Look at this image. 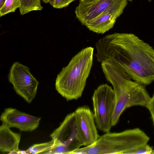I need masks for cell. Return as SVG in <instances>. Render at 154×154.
Wrapping results in <instances>:
<instances>
[{"label":"cell","instance_id":"obj_1","mask_svg":"<svg viewBox=\"0 0 154 154\" xmlns=\"http://www.w3.org/2000/svg\"><path fill=\"white\" fill-rule=\"evenodd\" d=\"M98 61L108 60L145 86L154 81V49L131 33L108 35L96 43Z\"/></svg>","mask_w":154,"mask_h":154},{"label":"cell","instance_id":"obj_2","mask_svg":"<svg viewBox=\"0 0 154 154\" xmlns=\"http://www.w3.org/2000/svg\"><path fill=\"white\" fill-rule=\"evenodd\" d=\"M101 63L105 77L112 85L115 94V106L112 119L114 126L125 109L137 106L146 107L151 97L145 85L131 81L130 76L119 67L109 61Z\"/></svg>","mask_w":154,"mask_h":154},{"label":"cell","instance_id":"obj_3","mask_svg":"<svg viewBox=\"0 0 154 154\" xmlns=\"http://www.w3.org/2000/svg\"><path fill=\"white\" fill-rule=\"evenodd\" d=\"M94 49L91 47L82 49L57 75L56 89L67 101L82 96L93 65Z\"/></svg>","mask_w":154,"mask_h":154},{"label":"cell","instance_id":"obj_4","mask_svg":"<svg viewBox=\"0 0 154 154\" xmlns=\"http://www.w3.org/2000/svg\"><path fill=\"white\" fill-rule=\"evenodd\" d=\"M149 140V137L138 128L119 132H109L100 136L93 144L79 148L72 154H127L134 148L147 143Z\"/></svg>","mask_w":154,"mask_h":154},{"label":"cell","instance_id":"obj_5","mask_svg":"<svg viewBox=\"0 0 154 154\" xmlns=\"http://www.w3.org/2000/svg\"><path fill=\"white\" fill-rule=\"evenodd\" d=\"M92 100L97 127L103 132H110L113 126L112 119L115 106L113 89L107 84L100 85L94 91Z\"/></svg>","mask_w":154,"mask_h":154},{"label":"cell","instance_id":"obj_6","mask_svg":"<svg viewBox=\"0 0 154 154\" xmlns=\"http://www.w3.org/2000/svg\"><path fill=\"white\" fill-rule=\"evenodd\" d=\"M50 136L54 141L53 146H60L65 154H72L81 146H85L75 111L66 115Z\"/></svg>","mask_w":154,"mask_h":154},{"label":"cell","instance_id":"obj_7","mask_svg":"<svg viewBox=\"0 0 154 154\" xmlns=\"http://www.w3.org/2000/svg\"><path fill=\"white\" fill-rule=\"evenodd\" d=\"M8 79L17 94L28 103H31L36 95L39 82L29 68L19 62H15L10 68Z\"/></svg>","mask_w":154,"mask_h":154},{"label":"cell","instance_id":"obj_8","mask_svg":"<svg viewBox=\"0 0 154 154\" xmlns=\"http://www.w3.org/2000/svg\"><path fill=\"white\" fill-rule=\"evenodd\" d=\"M41 119L16 108H8L2 113L0 119L10 128L14 127L21 131L31 132L38 127Z\"/></svg>","mask_w":154,"mask_h":154},{"label":"cell","instance_id":"obj_9","mask_svg":"<svg viewBox=\"0 0 154 154\" xmlns=\"http://www.w3.org/2000/svg\"><path fill=\"white\" fill-rule=\"evenodd\" d=\"M128 0H94L89 2L79 1L75 8L76 18L85 25L106 10L117 6Z\"/></svg>","mask_w":154,"mask_h":154},{"label":"cell","instance_id":"obj_10","mask_svg":"<svg viewBox=\"0 0 154 154\" xmlns=\"http://www.w3.org/2000/svg\"><path fill=\"white\" fill-rule=\"evenodd\" d=\"M80 132L85 146L93 144L97 140L99 135L93 113L87 106L78 107L75 111Z\"/></svg>","mask_w":154,"mask_h":154},{"label":"cell","instance_id":"obj_11","mask_svg":"<svg viewBox=\"0 0 154 154\" xmlns=\"http://www.w3.org/2000/svg\"><path fill=\"white\" fill-rule=\"evenodd\" d=\"M127 4L126 2L106 10L85 26L90 31L103 34L113 28L117 19L123 13Z\"/></svg>","mask_w":154,"mask_h":154},{"label":"cell","instance_id":"obj_12","mask_svg":"<svg viewBox=\"0 0 154 154\" xmlns=\"http://www.w3.org/2000/svg\"><path fill=\"white\" fill-rule=\"evenodd\" d=\"M20 133L12 131L10 128L2 123L0 127V151L3 153H20L19 148Z\"/></svg>","mask_w":154,"mask_h":154},{"label":"cell","instance_id":"obj_13","mask_svg":"<svg viewBox=\"0 0 154 154\" xmlns=\"http://www.w3.org/2000/svg\"><path fill=\"white\" fill-rule=\"evenodd\" d=\"M41 0H23L19 8L21 15H23L33 11H40L43 9Z\"/></svg>","mask_w":154,"mask_h":154},{"label":"cell","instance_id":"obj_14","mask_svg":"<svg viewBox=\"0 0 154 154\" xmlns=\"http://www.w3.org/2000/svg\"><path fill=\"white\" fill-rule=\"evenodd\" d=\"M23 0H5L4 4L0 8V16L6 15L9 13L14 12L19 8Z\"/></svg>","mask_w":154,"mask_h":154},{"label":"cell","instance_id":"obj_15","mask_svg":"<svg viewBox=\"0 0 154 154\" xmlns=\"http://www.w3.org/2000/svg\"><path fill=\"white\" fill-rule=\"evenodd\" d=\"M54 144V141L52 139L47 142L34 144L23 151V153L34 154L42 153L51 149L53 147Z\"/></svg>","mask_w":154,"mask_h":154},{"label":"cell","instance_id":"obj_16","mask_svg":"<svg viewBox=\"0 0 154 154\" xmlns=\"http://www.w3.org/2000/svg\"><path fill=\"white\" fill-rule=\"evenodd\" d=\"M153 150L152 147L147 143L134 148L128 152L127 154H152Z\"/></svg>","mask_w":154,"mask_h":154},{"label":"cell","instance_id":"obj_17","mask_svg":"<svg viewBox=\"0 0 154 154\" xmlns=\"http://www.w3.org/2000/svg\"><path fill=\"white\" fill-rule=\"evenodd\" d=\"M76 0H50L49 3L54 8L61 9L67 7L69 4Z\"/></svg>","mask_w":154,"mask_h":154},{"label":"cell","instance_id":"obj_18","mask_svg":"<svg viewBox=\"0 0 154 154\" xmlns=\"http://www.w3.org/2000/svg\"><path fill=\"white\" fill-rule=\"evenodd\" d=\"M146 108L148 109L150 112L154 125V94L151 97Z\"/></svg>","mask_w":154,"mask_h":154},{"label":"cell","instance_id":"obj_19","mask_svg":"<svg viewBox=\"0 0 154 154\" xmlns=\"http://www.w3.org/2000/svg\"><path fill=\"white\" fill-rule=\"evenodd\" d=\"M5 0H0V8H1L4 4Z\"/></svg>","mask_w":154,"mask_h":154},{"label":"cell","instance_id":"obj_20","mask_svg":"<svg viewBox=\"0 0 154 154\" xmlns=\"http://www.w3.org/2000/svg\"><path fill=\"white\" fill-rule=\"evenodd\" d=\"M79 1L82 2H89L94 0H79Z\"/></svg>","mask_w":154,"mask_h":154},{"label":"cell","instance_id":"obj_21","mask_svg":"<svg viewBox=\"0 0 154 154\" xmlns=\"http://www.w3.org/2000/svg\"><path fill=\"white\" fill-rule=\"evenodd\" d=\"M41 0L43 2H44L45 4L48 3L49 1H50V0Z\"/></svg>","mask_w":154,"mask_h":154},{"label":"cell","instance_id":"obj_22","mask_svg":"<svg viewBox=\"0 0 154 154\" xmlns=\"http://www.w3.org/2000/svg\"><path fill=\"white\" fill-rule=\"evenodd\" d=\"M149 2H150L152 0H148Z\"/></svg>","mask_w":154,"mask_h":154},{"label":"cell","instance_id":"obj_23","mask_svg":"<svg viewBox=\"0 0 154 154\" xmlns=\"http://www.w3.org/2000/svg\"><path fill=\"white\" fill-rule=\"evenodd\" d=\"M128 1H131V2H132V0H128Z\"/></svg>","mask_w":154,"mask_h":154}]
</instances>
